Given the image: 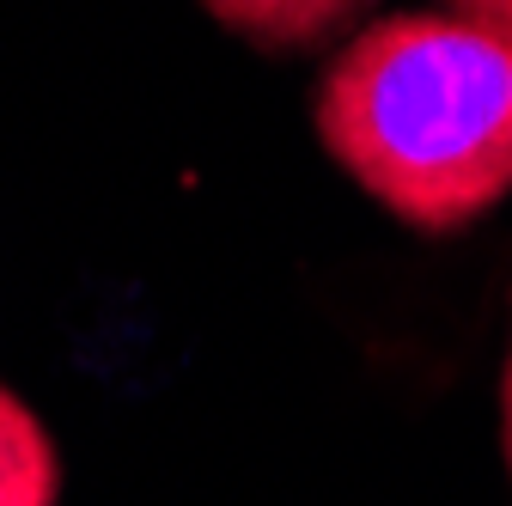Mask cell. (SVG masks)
<instances>
[{
	"label": "cell",
	"instance_id": "6da1fadb",
	"mask_svg": "<svg viewBox=\"0 0 512 506\" xmlns=\"http://www.w3.org/2000/svg\"><path fill=\"white\" fill-rule=\"evenodd\" d=\"M317 135L421 232H458L512 189V31L470 13L366 25L324 74Z\"/></svg>",
	"mask_w": 512,
	"mask_h": 506
},
{
	"label": "cell",
	"instance_id": "7a4b0ae2",
	"mask_svg": "<svg viewBox=\"0 0 512 506\" xmlns=\"http://www.w3.org/2000/svg\"><path fill=\"white\" fill-rule=\"evenodd\" d=\"M202 7L226 31L263 43V49H305V43L336 37L366 0H202Z\"/></svg>",
	"mask_w": 512,
	"mask_h": 506
},
{
	"label": "cell",
	"instance_id": "3957f363",
	"mask_svg": "<svg viewBox=\"0 0 512 506\" xmlns=\"http://www.w3.org/2000/svg\"><path fill=\"white\" fill-rule=\"evenodd\" d=\"M0 506H55L49 433L13 391H0Z\"/></svg>",
	"mask_w": 512,
	"mask_h": 506
},
{
	"label": "cell",
	"instance_id": "277c9868",
	"mask_svg": "<svg viewBox=\"0 0 512 506\" xmlns=\"http://www.w3.org/2000/svg\"><path fill=\"white\" fill-rule=\"evenodd\" d=\"M452 13H470V19H482V25L512 31V0H452Z\"/></svg>",
	"mask_w": 512,
	"mask_h": 506
},
{
	"label": "cell",
	"instance_id": "5b68a950",
	"mask_svg": "<svg viewBox=\"0 0 512 506\" xmlns=\"http://www.w3.org/2000/svg\"><path fill=\"white\" fill-rule=\"evenodd\" d=\"M500 409H506V470H512V360H506V385H500Z\"/></svg>",
	"mask_w": 512,
	"mask_h": 506
}]
</instances>
